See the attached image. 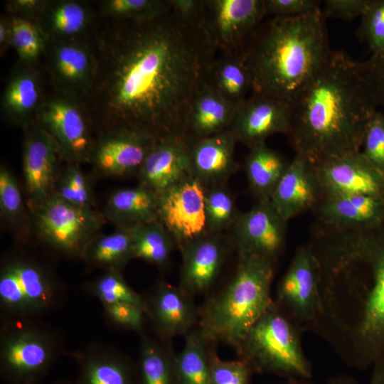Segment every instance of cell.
I'll list each match as a JSON object with an SVG mask.
<instances>
[{
    "label": "cell",
    "instance_id": "obj_11",
    "mask_svg": "<svg viewBox=\"0 0 384 384\" xmlns=\"http://www.w3.org/2000/svg\"><path fill=\"white\" fill-rule=\"evenodd\" d=\"M320 264L311 247H302L277 287V306L300 331L314 329L321 309Z\"/></svg>",
    "mask_w": 384,
    "mask_h": 384
},
{
    "label": "cell",
    "instance_id": "obj_23",
    "mask_svg": "<svg viewBox=\"0 0 384 384\" xmlns=\"http://www.w3.org/2000/svg\"><path fill=\"white\" fill-rule=\"evenodd\" d=\"M191 295L181 287L161 282L146 299L154 330L161 338L186 334L196 321Z\"/></svg>",
    "mask_w": 384,
    "mask_h": 384
},
{
    "label": "cell",
    "instance_id": "obj_12",
    "mask_svg": "<svg viewBox=\"0 0 384 384\" xmlns=\"http://www.w3.org/2000/svg\"><path fill=\"white\" fill-rule=\"evenodd\" d=\"M206 187L191 174L159 195L158 220L181 250L210 234L205 209Z\"/></svg>",
    "mask_w": 384,
    "mask_h": 384
},
{
    "label": "cell",
    "instance_id": "obj_37",
    "mask_svg": "<svg viewBox=\"0 0 384 384\" xmlns=\"http://www.w3.org/2000/svg\"><path fill=\"white\" fill-rule=\"evenodd\" d=\"M0 214L21 238L28 236L32 219L27 212L16 178L3 165L0 167Z\"/></svg>",
    "mask_w": 384,
    "mask_h": 384
},
{
    "label": "cell",
    "instance_id": "obj_38",
    "mask_svg": "<svg viewBox=\"0 0 384 384\" xmlns=\"http://www.w3.org/2000/svg\"><path fill=\"white\" fill-rule=\"evenodd\" d=\"M11 46L19 60L26 65H34L45 53L47 40L36 21L17 16L9 17Z\"/></svg>",
    "mask_w": 384,
    "mask_h": 384
},
{
    "label": "cell",
    "instance_id": "obj_40",
    "mask_svg": "<svg viewBox=\"0 0 384 384\" xmlns=\"http://www.w3.org/2000/svg\"><path fill=\"white\" fill-rule=\"evenodd\" d=\"M102 14L115 20H146L171 10L170 0H106L100 3Z\"/></svg>",
    "mask_w": 384,
    "mask_h": 384
},
{
    "label": "cell",
    "instance_id": "obj_22",
    "mask_svg": "<svg viewBox=\"0 0 384 384\" xmlns=\"http://www.w3.org/2000/svg\"><path fill=\"white\" fill-rule=\"evenodd\" d=\"M220 237V233L208 234L181 250L180 287L189 295L206 291L218 275L226 250Z\"/></svg>",
    "mask_w": 384,
    "mask_h": 384
},
{
    "label": "cell",
    "instance_id": "obj_3",
    "mask_svg": "<svg viewBox=\"0 0 384 384\" xmlns=\"http://www.w3.org/2000/svg\"><path fill=\"white\" fill-rule=\"evenodd\" d=\"M321 8L262 21L244 53L252 71V92L292 104L331 53Z\"/></svg>",
    "mask_w": 384,
    "mask_h": 384
},
{
    "label": "cell",
    "instance_id": "obj_17",
    "mask_svg": "<svg viewBox=\"0 0 384 384\" xmlns=\"http://www.w3.org/2000/svg\"><path fill=\"white\" fill-rule=\"evenodd\" d=\"M287 222L270 200L258 201L248 211L240 214L233 226L239 252L275 262L284 247Z\"/></svg>",
    "mask_w": 384,
    "mask_h": 384
},
{
    "label": "cell",
    "instance_id": "obj_55",
    "mask_svg": "<svg viewBox=\"0 0 384 384\" xmlns=\"http://www.w3.org/2000/svg\"><path fill=\"white\" fill-rule=\"evenodd\" d=\"M51 384H75V383H70L68 381H57Z\"/></svg>",
    "mask_w": 384,
    "mask_h": 384
},
{
    "label": "cell",
    "instance_id": "obj_29",
    "mask_svg": "<svg viewBox=\"0 0 384 384\" xmlns=\"http://www.w3.org/2000/svg\"><path fill=\"white\" fill-rule=\"evenodd\" d=\"M92 20L90 9L73 0L48 1L36 20L47 43L86 37Z\"/></svg>",
    "mask_w": 384,
    "mask_h": 384
},
{
    "label": "cell",
    "instance_id": "obj_20",
    "mask_svg": "<svg viewBox=\"0 0 384 384\" xmlns=\"http://www.w3.org/2000/svg\"><path fill=\"white\" fill-rule=\"evenodd\" d=\"M78 366L75 384H137L130 359L111 345L92 342L68 351Z\"/></svg>",
    "mask_w": 384,
    "mask_h": 384
},
{
    "label": "cell",
    "instance_id": "obj_47",
    "mask_svg": "<svg viewBox=\"0 0 384 384\" xmlns=\"http://www.w3.org/2000/svg\"><path fill=\"white\" fill-rule=\"evenodd\" d=\"M317 0H264L267 15L273 17H292L321 8Z\"/></svg>",
    "mask_w": 384,
    "mask_h": 384
},
{
    "label": "cell",
    "instance_id": "obj_4",
    "mask_svg": "<svg viewBox=\"0 0 384 384\" xmlns=\"http://www.w3.org/2000/svg\"><path fill=\"white\" fill-rule=\"evenodd\" d=\"M274 265L265 257L239 252L233 279L203 310L199 331L206 342L220 341L239 350L250 329L273 304Z\"/></svg>",
    "mask_w": 384,
    "mask_h": 384
},
{
    "label": "cell",
    "instance_id": "obj_49",
    "mask_svg": "<svg viewBox=\"0 0 384 384\" xmlns=\"http://www.w3.org/2000/svg\"><path fill=\"white\" fill-rule=\"evenodd\" d=\"M46 0H11L6 3L10 16H17L36 20L46 7Z\"/></svg>",
    "mask_w": 384,
    "mask_h": 384
},
{
    "label": "cell",
    "instance_id": "obj_14",
    "mask_svg": "<svg viewBox=\"0 0 384 384\" xmlns=\"http://www.w3.org/2000/svg\"><path fill=\"white\" fill-rule=\"evenodd\" d=\"M44 54L55 92L82 100L97 73V58L90 38L48 42Z\"/></svg>",
    "mask_w": 384,
    "mask_h": 384
},
{
    "label": "cell",
    "instance_id": "obj_48",
    "mask_svg": "<svg viewBox=\"0 0 384 384\" xmlns=\"http://www.w3.org/2000/svg\"><path fill=\"white\" fill-rule=\"evenodd\" d=\"M370 0H326L321 9L324 18H338L348 21L361 17Z\"/></svg>",
    "mask_w": 384,
    "mask_h": 384
},
{
    "label": "cell",
    "instance_id": "obj_8",
    "mask_svg": "<svg viewBox=\"0 0 384 384\" xmlns=\"http://www.w3.org/2000/svg\"><path fill=\"white\" fill-rule=\"evenodd\" d=\"M37 235L53 252L82 260L85 250L106 221L94 208L81 207L56 194L30 212Z\"/></svg>",
    "mask_w": 384,
    "mask_h": 384
},
{
    "label": "cell",
    "instance_id": "obj_39",
    "mask_svg": "<svg viewBox=\"0 0 384 384\" xmlns=\"http://www.w3.org/2000/svg\"><path fill=\"white\" fill-rule=\"evenodd\" d=\"M205 209L209 233H220L233 226L240 215L233 196L225 184L206 188Z\"/></svg>",
    "mask_w": 384,
    "mask_h": 384
},
{
    "label": "cell",
    "instance_id": "obj_27",
    "mask_svg": "<svg viewBox=\"0 0 384 384\" xmlns=\"http://www.w3.org/2000/svg\"><path fill=\"white\" fill-rule=\"evenodd\" d=\"M21 64L6 85L1 105L6 117L23 127L36 118L44 97L41 76L34 65Z\"/></svg>",
    "mask_w": 384,
    "mask_h": 384
},
{
    "label": "cell",
    "instance_id": "obj_2",
    "mask_svg": "<svg viewBox=\"0 0 384 384\" xmlns=\"http://www.w3.org/2000/svg\"><path fill=\"white\" fill-rule=\"evenodd\" d=\"M291 105L296 154L314 166L361 151L366 127L378 109L359 62L332 51Z\"/></svg>",
    "mask_w": 384,
    "mask_h": 384
},
{
    "label": "cell",
    "instance_id": "obj_31",
    "mask_svg": "<svg viewBox=\"0 0 384 384\" xmlns=\"http://www.w3.org/2000/svg\"><path fill=\"white\" fill-rule=\"evenodd\" d=\"M250 149L245 161L249 186L258 201L270 200L289 163L265 142Z\"/></svg>",
    "mask_w": 384,
    "mask_h": 384
},
{
    "label": "cell",
    "instance_id": "obj_46",
    "mask_svg": "<svg viewBox=\"0 0 384 384\" xmlns=\"http://www.w3.org/2000/svg\"><path fill=\"white\" fill-rule=\"evenodd\" d=\"M359 64L378 109L380 107L384 111V53L371 54L368 59Z\"/></svg>",
    "mask_w": 384,
    "mask_h": 384
},
{
    "label": "cell",
    "instance_id": "obj_53",
    "mask_svg": "<svg viewBox=\"0 0 384 384\" xmlns=\"http://www.w3.org/2000/svg\"><path fill=\"white\" fill-rule=\"evenodd\" d=\"M327 384H358V382L351 376L340 375L331 378Z\"/></svg>",
    "mask_w": 384,
    "mask_h": 384
},
{
    "label": "cell",
    "instance_id": "obj_44",
    "mask_svg": "<svg viewBox=\"0 0 384 384\" xmlns=\"http://www.w3.org/2000/svg\"><path fill=\"white\" fill-rule=\"evenodd\" d=\"M360 151L374 167L384 173V111L378 110L370 119Z\"/></svg>",
    "mask_w": 384,
    "mask_h": 384
},
{
    "label": "cell",
    "instance_id": "obj_21",
    "mask_svg": "<svg viewBox=\"0 0 384 384\" xmlns=\"http://www.w3.org/2000/svg\"><path fill=\"white\" fill-rule=\"evenodd\" d=\"M321 187L314 166L296 154L270 199L287 221L316 202Z\"/></svg>",
    "mask_w": 384,
    "mask_h": 384
},
{
    "label": "cell",
    "instance_id": "obj_42",
    "mask_svg": "<svg viewBox=\"0 0 384 384\" xmlns=\"http://www.w3.org/2000/svg\"><path fill=\"white\" fill-rule=\"evenodd\" d=\"M361 18L358 38L372 54L384 53V0H370Z\"/></svg>",
    "mask_w": 384,
    "mask_h": 384
},
{
    "label": "cell",
    "instance_id": "obj_13",
    "mask_svg": "<svg viewBox=\"0 0 384 384\" xmlns=\"http://www.w3.org/2000/svg\"><path fill=\"white\" fill-rule=\"evenodd\" d=\"M23 129L22 169L31 212L55 194L57 167L62 157L55 142L36 119Z\"/></svg>",
    "mask_w": 384,
    "mask_h": 384
},
{
    "label": "cell",
    "instance_id": "obj_25",
    "mask_svg": "<svg viewBox=\"0 0 384 384\" xmlns=\"http://www.w3.org/2000/svg\"><path fill=\"white\" fill-rule=\"evenodd\" d=\"M321 221L339 230L369 228L384 215L383 196H327L319 208Z\"/></svg>",
    "mask_w": 384,
    "mask_h": 384
},
{
    "label": "cell",
    "instance_id": "obj_30",
    "mask_svg": "<svg viewBox=\"0 0 384 384\" xmlns=\"http://www.w3.org/2000/svg\"><path fill=\"white\" fill-rule=\"evenodd\" d=\"M159 196L138 185L114 191L107 200L103 215L117 228H132L158 220Z\"/></svg>",
    "mask_w": 384,
    "mask_h": 384
},
{
    "label": "cell",
    "instance_id": "obj_41",
    "mask_svg": "<svg viewBox=\"0 0 384 384\" xmlns=\"http://www.w3.org/2000/svg\"><path fill=\"white\" fill-rule=\"evenodd\" d=\"M55 194L72 204L94 208L95 197L91 184L80 164H67L58 177Z\"/></svg>",
    "mask_w": 384,
    "mask_h": 384
},
{
    "label": "cell",
    "instance_id": "obj_34",
    "mask_svg": "<svg viewBox=\"0 0 384 384\" xmlns=\"http://www.w3.org/2000/svg\"><path fill=\"white\" fill-rule=\"evenodd\" d=\"M174 358L168 346L142 335L137 368L140 384H176Z\"/></svg>",
    "mask_w": 384,
    "mask_h": 384
},
{
    "label": "cell",
    "instance_id": "obj_35",
    "mask_svg": "<svg viewBox=\"0 0 384 384\" xmlns=\"http://www.w3.org/2000/svg\"><path fill=\"white\" fill-rule=\"evenodd\" d=\"M128 229L132 236L134 258L158 267L168 262L176 244L159 220Z\"/></svg>",
    "mask_w": 384,
    "mask_h": 384
},
{
    "label": "cell",
    "instance_id": "obj_33",
    "mask_svg": "<svg viewBox=\"0 0 384 384\" xmlns=\"http://www.w3.org/2000/svg\"><path fill=\"white\" fill-rule=\"evenodd\" d=\"M206 344L199 330L186 334L184 346L174 358L176 384H211Z\"/></svg>",
    "mask_w": 384,
    "mask_h": 384
},
{
    "label": "cell",
    "instance_id": "obj_51",
    "mask_svg": "<svg viewBox=\"0 0 384 384\" xmlns=\"http://www.w3.org/2000/svg\"><path fill=\"white\" fill-rule=\"evenodd\" d=\"M11 46V32L9 18L1 16L0 19V53L4 55Z\"/></svg>",
    "mask_w": 384,
    "mask_h": 384
},
{
    "label": "cell",
    "instance_id": "obj_26",
    "mask_svg": "<svg viewBox=\"0 0 384 384\" xmlns=\"http://www.w3.org/2000/svg\"><path fill=\"white\" fill-rule=\"evenodd\" d=\"M235 109L206 83L190 104L183 137L190 144L228 130Z\"/></svg>",
    "mask_w": 384,
    "mask_h": 384
},
{
    "label": "cell",
    "instance_id": "obj_16",
    "mask_svg": "<svg viewBox=\"0 0 384 384\" xmlns=\"http://www.w3.org/2000/svg\"><path fill=\"white\" fill-rule=\"evenodd\" d=\"M290 121V104L272 95L253 92L236 107L228 129L237 142L250 149L265 143L274 134H289Z\"/></svg>",
    "mask_w": 384,
    "mask_h": 384
},
{
    "label": "cell",
    "instance_id": "obj_19",
    "mask_svg": "<svg viewBox=\"0 0 384 384\" xmlns=\"http://www.w3.org/2000/svg\"><path fill=\"white\" fill-rule=\"evenodd\" d=\"M191 174L189 144L172 134L157 139L137 175L139 185L159 196Z\"/></svg>",
    "mask_w": 384,
    "mask_h": 384
},
{
    "label": "cell",
    "instance_id": "obj_10",
    "mask_svg": "<svg viewBox=\"0 0 384 384\" xmlns=\"http://www.w3.org/2000/svg\"><path fill=\"white\" fill-rule=\"evenodd\" d=\"M265 16L264 0H204L199 26L217 53L240 52Z\"/></svg>",
    "mask_w": 384,
    "mask_h": 384
},
{
    "label": "cell",
    "instance_id": "obj_28",
    "mask_svg": "<svg viewBox=\"0 0 384 384\" xmlns=\"http://www.w3.org/2000/svg\"><path fill=\"white\" fill-rule=\"evenodd\" d=\"M207 85L237 107L252 92V75L244 51L217 53L207 75Z\"/></svg>",
    "mask_w": 384,
    "mask_h": 384
},
{
    "label": "cell",
    "instance_id": "obj_54",
    "mask_svg": "<svg viewBox=\"0 0 384 384\" xmlns=\"http://www.w3.org/2000/svg\"><path fill=\"white\" fill-rule=\"evenodd\" d=\"M287 384H314V383L310 382L309 380H306V379L292 378V379H289V382Z\"/></svg>",
    "mask_w": 384,
    "mask_h": 384
},
{
    "label": "cell",
    "instance_id": "obj_9",
    "mask_svg": "<svg viewBox=\"0 0 384 384\" xmlns=\"http://www.w3.org/2000/svg\"><path fill=\"white\" fill-rule=\"evenodd\" d=\"M35 119L55 142L66 164L89 163L96 137L80 100L55 92L44 97Z\"/></svg>",
    "mask_w": 384,
    "mask_h": 384
},
{
    "label": "cell",
    "instance_id": "obj_45",
    "mask_svg": "<svg viewBox=\"0 0 384 384\" xmlns=\"http://www.w3.org/2000/svg\"><path fill=\"white\" fill-rule=\"evenodd\" d=\"M211 384H250L251 368L242 361H227L209 356Z\"/></svg>",
    "mask_w": 384,
    "mask_h": 384
},
{
    "label": "cell",
    "instance_id": "obj_5",
    "mask_svg": "<svg viewBox=\"0 0 384 384\" xmlns=\"http://www.w3.org/2000/svg\"><path fill=\"white\" fill-rule=\"evenodd\" d=\"M68 289L49 267L11 253L0 266V320L43 319L60 310Z\"/></svg>",
    "mask_w": 384,
    "mask_h": 384
},
{
    "label": "cell",
    "instance_id": "obj_24",
    "mask_svg": "<svg viewBox=\"0 0 384 384\" xmlns=\"http://www.w3.org/2000/svg\"><path fill=\"white\" fill-rule=\"evenodd\" d=\"M236 142L228 129L190 143L192 175L206 188L225 184L238 168L235 159Z\"/></svg>",
    "mask_w": 384,
    "mask_h": 384
},
{
    "label": "cell",
    "instance_id": "obj_52",
    "mask_svg": "<svg viewBox=\"0 0 384 384\" xmlns=\"http://www.w3.org/2000/svg\"><path fill=\"white\" fill-rule=\"evenodd\" d=\"M372 367L368 384H384V356L378 359Z\"/></svg>",
    "mask_w": 384,
    "mask_h": 384
},
{
    "label": "cell",
    "instance_id": "obj_50",
    "mask_svg": "<svg viewBox=\"0 0 384 384\" xmlns=\"http://www.w3.org/2000/svg\"><path fill=\"white\" fill-rule=\"evenodd\" d=\"M171 10L185 21L199 26L204 0H170Z\"/></svg>",
    "mask_w": 384,
    "mask_h": 384
},
{
    "label": "cell",
    "instance_id": "obj_32",
    "mask_svg": "<svg viewBox=\"0 0 384 384\" xmlns=\"http://www.w3.org/2000/svg\"><path fill=\"white\" fill-rule=\"evenodd\" d=\"M132 259L130 231L128 228H117L110 234L96 236L87 246L82 260L91 268L122 272Z\"/></svg>",
    "mask_w": 384,
    "mask_h": 384
},
{
    "label": "cell",
    "instance_id": "obj_1",
    "mask_svg": "<svg viewBox=\"0 0 384 384\" xmlns=\"http://www.w3.org/2000/svg\"><path fill=\"white\" fill-rule=\"evenodd\" d=\"M90 39L97 73L80 102L95 129L183 136L190 104L217 55L201 27L171 9L151 19H112Z\"/></svg>",
    "mask_w": 384,
    "mask_h": 384
},
{
    "label": "cell",
    "instance_id": "obj_18",
    "mask_svg": "<svg viewBox=\"0 0 384 384\" xmlns=\"http://www.w3.org/2000/svg\"><path fill=\"white\" fill-rule=\"evenodd\" d=\"M321 191L327 196L384 194V173L361 151L327 160L314 166Z\"/></svg>",
    "mask_w": 384,
    "mask_h": 384
},
{
    "label": "cell",
    "instance_id": "obj_15",
    "mask_svg": "<svg viewBox=\"0 0 384 384\" xmlns=\"http://www.w3.org/2000/svg\"><path fill=\"white\" fill-rule=\"evenodd\" d=\"M158 138L142 131L117 128L97 134L89 163L100 176L137 174Z\"/></svg>",
    "mask_w": 384,
    "mask_h": 384
},
{
    "label": "cell",
    "instance_id": "obj_36",
    "mask_svg": "<svg viewBox=\"0 0 384 384\" xmlns=\"http://www.w3.org/2000/svg\"><path fill=\"white\" fill-rule=\"evenodd\" d=\"M82 290L87 296L99 300L102 304L129 303L147 313V304L144 297L135 292L124 279L122 272L103 271L95 278L84 282Z\"/></svg>",
    "mask_w": 384,
    "mask_h": 384
},
{
    "label": "cell",
    "instance_id": "obj_6",
    "mask_svg": "<svg viewBox=\"0 0 384 384\" xmlns=\"http://www.w3.org/2000/svg\"><path fill=\"white\" fill-rule=\"evenodd\" d=\"M65 336L43 319L1 320L0 375L6 384H43L67 356Z\"/></svg>",
    "mask_w": 384,
    "mask_h": 384
},
{
    "label": "cell",
    "instance_id": "obj_7",
    "mask_svg": "<svg viewBox=\"0 0 384 384\" xmlns=\"http://www.w3.org/2000/svg\"><path fill=\"white\" fill-rule=\"evenodd\" d=\"M300 333L273 303L250 329L239 351L251 370L309 380L312 368L303 353Z\"/></svg>",
    "mask_w": 384,
    "mask_h": 384
},
{
    "label": "cell",
    "instance_id": "obj_43",
    "mask_svg": "<svg viewBox=\"0 0 384 384\" xmlns=\"http://www.w3.org/2000/svg\"><path fill=\"white\" fill-rule=\"evenodd\" d=\"M103 318L110 329L131 330L144 335V311L129 303L103 304Z\"/></svg>",
    "mask_w": 384,
    "mask_h": 384
}]
</instances>
